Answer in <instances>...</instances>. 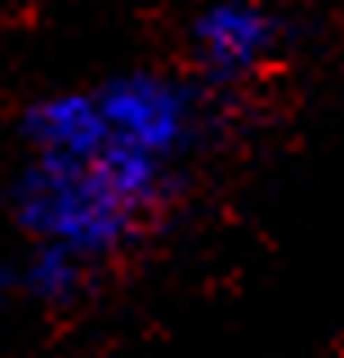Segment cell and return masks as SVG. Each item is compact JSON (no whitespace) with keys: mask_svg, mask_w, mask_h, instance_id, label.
<instances>
[{"mask_svg":"<svg viewBox=\"0 0 344 358\" xmlns=\"http://www.w3.org/2000/svg\"><path fill=\"white\" fill-rule=\"evenodd\" d=\"M98 268L90 260L59 246H27V260L18 268V287L45 309H76L94 291Z\"/></svg>","mask_w":344,"mask_h":358,"instance_id":"obj_4","label":"cell"},{"mask_svg":"<svg viewBox=\"0 0 344 358\" xmlns=\"http://www.w3.org/2000/svg\"><path fill=\"white\" fill-rule=\"evenodd\" d=\"M90 90L98 108V148L90 162L112 171L152 215H161L206 134L202 90L161 67L112 72L90 81Z\"/></svg>","mask_w":344,"mask_h":358,"instance_id":"obj_1","label":"cell"},{"mask_svg":"<svg viewBox=\"0 0 344 358\" xmlns=\"http://www.w3.org/2000/svg\"><path fill=\"white\" fill-rule=\"evenodd\" d=\"M282 50V18L269 0H202L188 18V59L215 85L260 76Z\"/></svg>","mask_w":344,"mask_h":358,"instance_id":"obj_3","label":"cell"},{"mask_svg":"<svg viewBox=\"0 0 344 358\" xmlns=\"http://www.w3.org/2000/svg\"><path fill=\"white\" fill-rule=\"evenodd\" d=\"M9 215L27 246H59L94 268L126 255L157 220L98 162L27 157L9 184Z\"/></svg>","mask_w":344,"mask_h":358,"instance_id":"obj_2","label":"cell"}]
</instances>
